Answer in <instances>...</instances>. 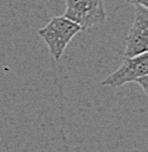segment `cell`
I'll return each instance as SVG.
<instances>
[{
  "instance_id": "cell-1",
  "label": "cell",
  "mask_w": 148,
  "mask_h": 152,
  "mask_svg": "<svg viewBox=\"0 0 148 152\" xmlns=\"http://www.w3.org/2000/svg\"><path fill=\"white\" fill-rule=\"evenodd\" d=\"M81 31L78 23L62 15L54 17L46 26L39 29L38 34L47 45L50 54L59 61L72 39Z\"/></svg>"
},
{
  "instance_id": "cell-2",
  "label": "cell",
  "mask_w": 148,
  "mask_h": 152,
  "mask_svg": "<svg viewBox=\"0 0 148 152\" xmlns=\"http://www.w3.org/2000/svg\"><path fill=\"white\" fill-rule=\"evenodd\" d=\"M66 18L87 29L107 19L104 0H66Z\"/></svg>"
},
{
  "instance_id": "cell-5",
  "label": "cell",
  "mask_w": 148,
  "mask_h": 152,
  "mask_svg": "<svg viewBox=\"0 0 148 152\" xmlns=\"http://www.w3.org/2000/svg\"><path fill=\"white\" fill-rule=\"evenodd\" d=\"M136 83L142 88V90H144L148 96V75L144 76V77H141V78H139V80L136 81Z\"/></svg>"
},
{
  "instance_id": "cell-3",
  "label": "cell",
  "mask_w": 148,
  "mask_h": 152,
  "mask_svg": "<svg viewBox=\"0 0 148 152\" xmlns=\"http://www.w3.org/2000/svg\"><path fill=\"white\" fill-rule=\"evenodd\" d=\"M148 75V52L132 57H125L122 64L106 77L101 84L110 87H121Z\"/></svg>"
},
{
  "instance_id": "cell-4",
  "label": "cell",
  "mask_w": 148,
  "mask_h": 152,
  "mask_svg": "<svg viewBox=\"0 0 148 152\" xmlns=\"http://www.w3.org/2000/svg\"><path fill=\"white\" fill-rule=\"evenodd\" d=\"M148 52V10L135 5L134 21L126 37L125 57Z\"/></svg>"
},
{
  "instance_id": "cell-6",
  "label": "cell",
  "mask_w": 148,
  "mask_h": 152,
  "mask_svg": "<svg viewBox=\"0 0 148 152\" xmlns=\"http://www.w3.org/2000/svg\"><path fill=\"white\" fill-rule=\"evenodd\" d=\"M128 4H132V5H139V6H142L148 10V0H126Z\"/></svg>"
}]
</instances>
